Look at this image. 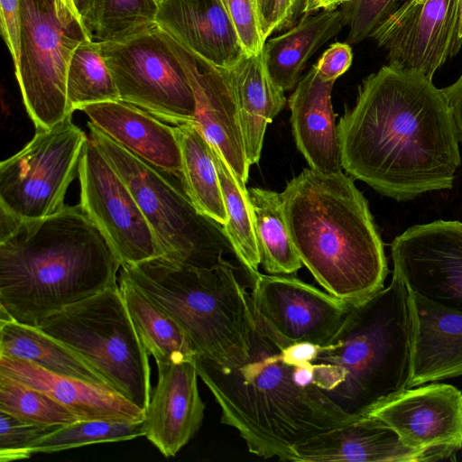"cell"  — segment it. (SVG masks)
<instances>
[{
    "label": "cell",
    "mask_w": 462,
    "mask_h": 462,
    "mask_svg": "<svg viewBox=\"0 0 462 462\" xmlns=\"http://www.w3.org/2000/svg\"><path fill=\"white\" fill-rule=\"evenodd\" d=\"M0 411L46 427H61L79 420L49 394L3 374H0Z\"/></svg>",
    "instance_id": "836d02e7"
},
{
    "label": "cell",
    "mask_w": 462,
    "mask_h": 462,
    "mask_svg": "<svg viewBox=\"0 0 462 462\" xmlns=\"http://www.w3.org/2000/svg\"><path fill=\"white\" fill-rule=\"evenodd\" d=\"M410 293L394 273L390 284L348 311L312 361L317 385L345 412L361 416L407 388L411 370Z\"/></svg>",
    "instance_id": "5b68a950"
},
{
    "label": "cell",
    "mask_w": 462,
    "mask_h": 462,
    "mask_svg": "<svg viewBox=\"0 0 462 462\" xmlns=\"http://www.w3.org/2000/svg\"><path fill=\"white\" fill-rule=\"evenodd\" d=\"M251 306L256 323L281 348L323 346L342 324L350 304L290 275L259 273Z\"/></svg>",
    "instance_id": "7c38bea8"
},
{
    "label": "cell",
    "mask_w": 462,
    "mask_h": 462,
    "mask_svg": "<svg viewBox=\"0 0 462 462\" xmlns=\"http://www.w3.org/2000/svg\"><path fill=\"white\" fill-rule=\"evenodd\" d=\"M210 146L227 215L226 222L222 226L233 253L254 281L260 273L261 257L247 189L237 179L219 150L211 143Z\"/></svg>",
    "instance_id": "4dcf8cb0"
},
{
    "label": "cell",
    "mask_w": 462,
    "mask_h": 462,
    "mask_svg": "<svg viewBox=\"0 0 462 462\" xmlns=\"http://www.w3.org/2000/svg\"><path fill=\"white\" fill-rule=\"evenodd\" d=\"M352 60L350 45L346 42H336L324 51L315 67L323 80L335 82L350 68Z\"/></svg>",
    "instance_id": "f35d334b"
},
{
    "label": "cell",
    "mask_w": 462,
    "mask_h": 462,
    "mask_svg": "<svg viewBox=\"0 0 462 462\" xmlns=\"http://www.w3.org/2000/svg\"><path fill=\"white\" fill-rule=\"evenodd\" d=\"M3 39L16 65L20 55L21 15L19 0H0Z\"/></svg>",
    "instance_id": "ab89813d"
},
{
    "label": "cell",
    "mask_w": 462,
    "mask_h": 462,
    "mask_svg": "<svg viewBox=\"0 0 462 462\" xmlns=\"http://www.w3.org/2000/svg\"><path fill=\"white\" fill-rule=\"evenodd\" d=\"M343 170L383 196L409 200L449 189L459 136L432 79L393 64L366 77L337 125Z\"/></svg>",
    "instance_id": "6da1fadb"
},
{
    "label": "cell",
    "mask_w": 462,
    "mask_h": 462,
    "mask_svg": "<svg viewBox=\"0 0 462 462\" xmlns=\"http://www.w3.org/2000/svg\"><path fill=\"white\" fill-rule=\"evenodd\" d=\"M411 322L407 388L462 375V311L409 291Z\"/></svg>",
    "instance_id": "ffe728a7"
},
{
    "label": "cell",
    "mask_w": 462,
    "mask_h": 462,
    "mask_svg": "<svg viewBox=\"0 0 462 462\" xmlns=\"http://www.w3.org/2000/svg\"><path fill=\"white\" fill-rule=\"evenodd\" d=\"M370 37L388 63L432 79L462 48V0H405Z\"/></svg>",
    "instance_id": "5bb4252c"
},
{
    "label": "cell",
    "mask_w": 462,
    "mask_h": 462,
    "mask_svg": "<svg viewBox=\"0 0 462 462\" xmlns=\"http://www.w3.org/2000/svg\"><path fill=\"white\" fill-rule=\"evenodd\" d=\"M156 365L158 381L145 411L144 436L171 457L200 429L205 404L198 386L196 357Z\"/></svg>",
    "instance_id": "ac0fdd59"
},
{
    "label": "cell",
    "mask_w": 462,
    "mask_h": 462,
    "mask_svg": "<svg viewBox=\"0 0 462 462\" xmlns=\"http://www.w3.org/2000/svg\"><path fill=\"white\" fill-rule=\"evenodd\" d=\"M78 177L80 206L102 231L121 265L162 256L134 195L89 136Z\"/></svg>",
    "instance_id": "4fadbf2b"
},
{
    "label": "cell",
    "mask_w": 462,
    "mask_h": 462,
    "mask_svg": "<svg viewBox=\"0 0 462 462\" xmlns=\"http://www.w3.org/2000/svg\"><path fill=\"white\" fill-rule=\"evenodd\" d=\"M261 264L268 274L290 275L303 265L287 226L282 194L247 189Z\"/></svg>",
    "instance_id": "f546056e"
},
{
    "label": "cell",
    "mask_w": 462,
    "mask_h": 462,
    "mask_svg": "<svg viewBox=\"0 0 462 462\" xmlns=\"http://www.w3.org/2000/svg\"><path fill=\"white\" fill-rule=\"evenodd\" d=\"M334 83L323 80L314 65L300 78L288 100L298 150L310 169L328 174L343 170L331 103Z\"/></svg>",
    "instance_id": "cb8c5ba5"
},
{
    "label": "cell",
    "mask_w": 462,
    "mask_h": 462,
    "mask_svg": "<svg viewBox=\"0 0 462 462\" xmlns=\"http://www.w3.org/2000/svg\"><path fill=\"white\" fill-rule=\"evenodd\" d=\"M401 3V0H348L343 4L340 11L349 29L346 43L357 44L370 37Z\"/></svg>",
    "instance_id": "d590c367"
},
{
    "label": "cell",
    "mask_w": 462,
    "mask_h": 462,
    "mask_svg": "<svg viewBox=\"0 0 462 462\" xmlns=\"http://www.w3.org/2000/svg\"><path fill=\"white\" fill-rule=\"evenodd\" d=\"M119 275L180 326L197 356L225 370L249 359L255 326L251 298L226 259L199 267L159 256L123 264Z\"/></svg>",
    "instance_id": "8992f818"
},
{
    "label": "cell",
    "mask_w": 462,
    "mask_h": 462,
    "mask_svg": "<svg viewBox=\"0 0 462 462\" xmlns=\"http://www.w3.org/2000/svg\"><path fill=\"white\" fill-rule=\"evenodd\" d=\"M37 328L66 344L111 388L146 411L152 393L149 355L119 285L69 305Z\"/></svg>",
    "instance_id": "ba28073f"
},
{
    "label": "cell",
    "mask_w": 462,
    "mask_h": 462,
    "mask_svg": "<svg viewBox=\"0 0 462 462\" xmlns=\"http://www.w3.org/2000/svg\"><path fill=\"white\" fill-rule=\"evenodd\" d=\"M181 152L180 183L204 215L224 226L227 219L209 142L193 122L174 125Z\"/></svg>",
    "instance_id": "f1b7e54d"
},
{
    "label": "cell",
    "mask_w": 462,
    "mask_h": 462,
    "mask_svg": "<svg viewBox=\"0 0 462 462\" xmlns=\"http://www.w3.org/2000/svg\"><path fill=\"white\" fill-rule=\"evenodd\" d=\"M361 416L382 421L415 449L456 454L462 447V393L451 384L432 382L403 389Z\"/></svg>",
    "instance_id": "2e32d148"
},
{
    "label": "cell",
    "mask_w": 462,
    "mask_h": 462,
    "mask_svg": "<svg viewBox=\"0 0 462 462\" xmlns=\"http://www.w3.org/2000/svg\"><path fill=\"white\" fill-rule=\"evenodd\" d=\"M141 436H144L143 421L77 420L37 440L31 452L53 453L96 443L131 440Z\"/></svg>",
    "instance_id": "e575fe53"
},
{
    "label": "cell",
    "mask_w": 462,
    "mask_h": 462,
    "mask_svg": "<svg viewBox=\"0 0 462 462\" xmlns=\"http://www.w3.org/2000/svg\"><path fill=\"white\" fill-rule=\"evenodd\" d=\"M82 111L119 145L180 180L181 152L174 126L121 99L91 104Z\"/></svg>",
    "instance_id": "7402d4cb"
},
{
    "label": "cell",
    "mask_w": 462,
    "mask_h": 462,
    "mask_svg": "<svg viewBox=\"0 0 462 462\" xmlns=\"http://www.w3.org/2000/svg\"><path fill=\"white\" fill-rule=\"evenodd\" d=\"M89 138L125 182L168 260L199 267L233 252L222 225L201 213L170 175L119 145L91 122Z\"/></svg>",
    "instance_id": "52a82bcc"
},
{
    "label": "cell",
    "mask_w": 462,
    "mask_h": 462,
    "mask_svg": "<svg viewBox=\"0 0 462 462\" xmlns=\"http://www.w3.org/2000/svg\"><path fill=\"white\" fill-rule=\"evenodd\" d=\"M246 54L263 51L264 38L258 0H222Z\"/></svg>",
    "instance_id": "74e56055"
},
{
    "label": "cell",
    "mask_w": 462,
    "mask_h": 462,
    "mask_svg": "<svg viewBox=\"0 0 462 462\" xmlns=\"http://www.w3.org/2000/svg\"><path fill=\"white\" fill-rule=\"evenodd\" d=\"M258 2L260 6L264 38L267 39L268 30L272 23L277 0H258Z\"/></svg>",
    "instance_id": "ee69618b"
},
{
    "label": "cell",
    "mask_w": 462,
    "mask_h": 462,
    "mask_svg": "<svg viewBox=\"0 0 462 462\" xmlns=\"http://www.w3.org/2000/svg\"><path fill=\"white\" fill-rule=\"evenodd\" d=\"M97 43L121 100L173 125L194 122L190 82L157 24L123 41Z\"/></svg>",
    "instance_id": "8fae6325"
},
{
    "label": "cell",
    "mask_w": 462,
    "mask_h": 462,
    "mask_svg": "<svg viewBox=\"0 0 462 462\" xmlns=\"http://www.w3.org/2000/svg\"><path fill=\"white\" fill-rule=\"evenodd\" d=\"M236 98L247 161L258 163L267 125L282 110L284 91L270 78L263 51L245 53L226 69Z\"/></svg>",
    "instance_id": "d4e9b609"
},
{
    "label": "cell",
    "mask_w": 462,
    "mask_h": 462,
    "mask_svg": "<svg viewBox=\"0 0 462 462\" xmlns=\"http://www.w3.org/2000/svg\"><path fill=\"white\" fill-rule=\"evenodd\" d=\"M281 194L300 261L327 292L354 304L384 287L383 244L351 176L304 169Z\"/></svg>",
    "instance_id": "277c9868"
},
{
    "label": "cell",
    "mask_w": 462,
    "mask_h": 462,
    "mask_svg": "<svg viewBox=\"0 0 462 462\" xmlns=\"http://www.w3.org/2000/svg\"><path fill=\"white\" fill-rule=\"evenodd\" d=\"M348 0H304V17L318 11H333L338 5H342Z\"/></svg>",
    "instance_id": "7bdbcfd3"
},
{
    "label": "cell",
    "mask_w": 462,
    "mask_h": 462,
    "mask_svg": "<svg viewBox=\"0 0 462 462\" xmlns=\"http://www.w3.org/2000/svg\"><path fill=\"white\" fill-rule=\"evenodd\" d=\"M65 5L69 8L78 17L80 18V16L79 15L75 6H74V4H73V1L72 0H61ZM81 19V18H80ZM82 21V20H81Z\"/></svg>",
    "instance_id": "bcb514c9"
},
{
    "label": "cell",
    "mask_w": 462,
    "mask_h": 462,
    "mask_svg": "<svg viewBox=\"0 0 462 462\" xmlns=\"http://www.w3.org/2000/svg\"><path fill=\"white\" fill-rule=\"evenodd\" d=\"M343 26L340 10L323 11L265 42L263 55L273 83L284 92L294 89L310 57Z\"/></svg>",
    "instance_id": "484cf974"
},
{
    "label": "cell",
    "mask_w": 462,
    "mask_h": 462,
    "mask_svg": "<svg viewBox=\"0 0 462 462\" xmlns=\"http://www.w3.org/2000/svg\"><path fill=\"white\" fill-rule=\"evenodd\" d=\"M74 6L80 16L82 22L88 14L93 0H72Z\"/></svg>",
    "instance_id": "f6af8a7d"
},
{
    "label": "cell",
    "mask_w": 462,
    "mask_h": 462,
    "mask_svg": "<svg viewBox=\"0 0 462 462\" xmlns=\"http://www.w3.org/2000/svg\"><path fill=\"white\" fill-rule=\"evenodd\" d=\"M20 55L15 76L26 111L37 129L69 115L67 74L76 48L92 39L61 0H19Z\"/></svg>",
    "instance_id": "9c48e42d"
},
{
    "label": "cell",
    "mask_w": 462,
    "mask_h": 462,
    "mask_svg": "<svg viewBox=\"0 0 462 462\" xmlns=\"http://www.w3.org/2000/svg\"><path fill=\"white\" fill-rule=\"evenodd\" d=\"M58 426H42L26 422L0 411V460L10 462L31 457L32 446L57 430Z\"/></svg>",
    "instance_id": "8d00e7d4"
},
{
    "label": "cell",
    "mask_w": 462,
    "mask_h": 462,
    "mask_svg": "<svg viewBox=\"0 0 462 462\" xmlns=\"http://www.w3.org/2000/svg\"><path fill=\"white\" fill-rule=\"evenodd\" d=\"M402 2L405 1V0H401Z\"/></svg>",
    "instance_id": "c3c4849f"
},
{
    "label": "cell",
    "mask_w": 462,
    "mask_h": 462,
    "mask_svg": "<svg viewBox=\"0 0 462 462\" xmlns=\"http://www.w3.org/2000/svg\"><path fill=\"white\" fill-rule=\"evenodd\" d=\"M462 141V73L451 85L442 88Z\"/></svg>",
    "instance_id": "b9f144b4"
},
{
    "label": "cell",
    "mask_w": 462,
    "mask_h": 462,
    "mask_svg": "<svg viewBox=\"0 0 462 462\" xmlns=\"http://www.w3.org/2000/svg\"><path fill=\"white\" fill-rule=\"evenodd\" d=\"M156 0H93L83 23L96 42H119L156 24Z\"/></svg>",
    "instance_id": "d6a6232c"
},
{
    "label": "cell",
    "mask_w": 462,
    "mask_h": 462,
    "mask_svg": "<svg viewBox=\"0 0 462 462\" xmlns=\"http://www.w3.org/2000/svg\"><path fill=\"white\" fill-rule=\"evenodd\" d=\"M0 374L44 392L79 420L140 422L145 417L143 410L107 385L54 374L20 358L0 355Z\"/></svg>",
    "instance_id": "603a6c76"
},
{
    "label": "cell",
    "mask_w": 462,
    "mask_h": 462,
    "mask_svg": "<svg viewBox=\"0 0 462 462\" xmlns=\"http://www.w3.org/2000/svg\"><path fill=\"white\" fill-rule=\"evenodd\" d=\"M162 1H163V0H156V2H157L158 4H160Z\"/></svg>",
    "instance_id": "7dc6e473"
},
{
    "label": "cell",
    "mask_w": 462,
    "mask_h": 462,
    "mask_svg": "<svg viewBox=\"0 0 462 462\" xmlns=\"http://www.w3.org/2000/svg\"><path fill=\"white\" fill-rule=\"evenodd\" d=\"M155 23L217 67L229 69L245 53L222 0H163Z\"/></svg>",
    "instance_id": "44dd1931"
},
{
    "label": "cell",
    "mask_w": 462,
    "mask_h": 462,
    "mask_svg": "<svg viewBox=\"0 0 462 462\" xmlns=\"http://www.w3.org/2000/svg\"><path fill=\"white\" fill-rule=\"evenodd\" d=\"M0 355L31 362L54 374L109 386L78 353L37 327L0 319Z\"/></svg>",
    "instance_id": "4316f807"
},
{
    "label": "cell",
    "mask_w": 462,
    "mask_h": 462,
    "mask_svg": "<svg viewBox=\"0 0 462 462\" xmlns=\"http://www.w3.org/2000/svg\"><path fill=\"white\" fill-rule=\"evenodd\" d=\"M88 138L72 115L51 128L37 129L22 150L0 163L1 215L19 221L62 210Z\"/></svg>",
    "instance_id": "30bf717a"
},
{
    "label": "cell",
    "mask_w": 462,
    "mask_h": 462,
    "mask_svg": "<svg viewBox=\"0 0 462 462\" xmlns=\"http://www.w3.org/2000/svg\"><path fill=\"white\" fill-rule=\"evenodd\" d=\"M199 377L220 411L263 458L294 461V448L358 417L341 410L316 383L312 363L291 360L255 321L249 359L225 370L196 356Z\"/></svg>",
    "instance_id": "3957f363"
},
{
    "label": "cell",
    "mask_w": 462,
    "mask_h": 462,
    "mask_svg": "<svg viewBox=\"0 0 462 462\" xmlns=\"http://www.w3.org/2000/svg\"><path fill=\"white\" fill-rule=\"evenodd\" d=\"M393 273L409 291L462 311V222L415 225L391 245Z\"/></svg>",
    "instance_id": "9a60e30c"
},
{
    "label": "cell",
    "mask_w": 462,
    "mask_h": 462,
    "mask_svg": "<svg viewBox=\"0 0 462 462\" xmlns=\"http://www.w3.org/2000/svg\"><path fill=\"white\" fill-rule=\"evenodd\" d=\"M118 285L140 340L155 363L179 362L197 356L185 331L173 319L120 275Z\"/></svg>",
    "instance_id": "83f0119b"
},
{
    "label": "cell",
    "mask_w": 462,
    "mask_h": 462,
    "mask_svg": "<svg viewBox=\"0 0 462 462\" xmlns=\"http://www.w3.org/2000/svg\"><path fill=\"white\" fill-rule=\"evenodd\" d=\"M120 268L80 204L37 219L1 215L0 319L38 327L69 305L117 286Z\"/></svg>",
    "instance_id": "7a4b0ae2"
},
{
    "label": "cell",
    "mask_w": 462,
    "mask_h": 462,
    "mask_svg": "<svg viewBox=\"0 0 462 462\" xmlns=\"http://www.w3.org/2000/svg\"><path fill=\"white\" fill-rule=\"evenodd\" d=\"M304 0H277L267 37L275 32L291 29L304 18Z\"/></svg>",
    "instance_id": "60d3db41"
},
{
    "label": "cell",
    "mask_w": 462,
    "mask_h": 462,
    "mask_svg": "<svg viewBox=\"0 0 462 462\" xmlns=\"http://www.w3.org/2000/svg\"><path fill=\"white\" fill-rule=\"evenodd\" d=\"M162 32L182 64L193 89L196 100L193 123L219 150L237 179L246 184L250 164L245 154L236 98L226 69L207 61Z\"/></svg>",
    "instance_id": "e0dca14e"
},
{
    "label": "cell",
    "mask_w": 462,
    "mask_h": 462,
    "mask_svg": "<svg viewBox=\"0 0 462 462\" xmlns=\"http://www.w3.org/2000/svg\"><path fill=\"white\" fill-rule=\"evenodd\" d=\"M120 99L113 75L104 60L97 42L88 39L74 51L67 74L69 111Z\"/></svg>",
    "instance_id": "1f68e13d"
},
{
    "label": "cell",
    "mask_w": 462,
    "mask_h": 462,
    "mask_svg": "<svg viewBox=\"0 0 462 462\" xmlns=\"http://www.w3.org/2000/svg\"><path fill=\"white\" fill-rule=\"evenodd\" d=\"M455 457L449 451L410 448L393 430L368 416H359L294 448V461L304 462H424Z\"/></svg>",
    "instance_id": "d6986e66"
}]
</instances>
